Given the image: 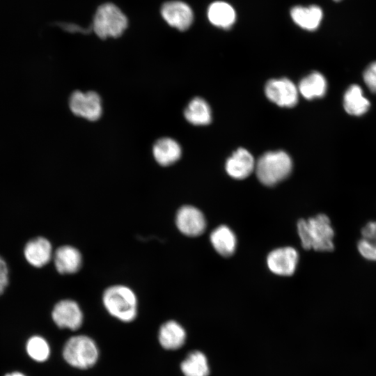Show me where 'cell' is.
Masks as SVG:
<instances>
[{
	"mask_svg": "<svg viewBox=\"0 0 376 376\" xmlns=\"http://www.w3.org/2000/svg\"><path fill=\"white\" fill-rule=\"evenodd\" d=\"M297 230L304 249L328 252L334 249V230L330 219L319 214L308 219H299Z\"/></svg>",
	"mask_w": 376,
	"mask_h": 376,
	"instance_id": "6da1fadb",
	"label": "cell"
},
{
	"mask_svg": "<svg viewBox=\"0 0 376 376\" xmlns=\"http://www.w3.org/2000/svg\"><path fill=\"white\" fill-rule=\"evenodd\" d=\"M104 308L116 319L130 322L137 315V299L127 286L115 285L107 288L102 296Z\"/></svg>",
	"mask_w": 376,
	"mask_h": 376,
	"instance_id": "7a4b0ae2",
	"label": "cell"
},
{
	"mask_svg": "<svg viewBox=\"0 0 376 376\" xmlns=\"http://www.w3.org/2000/svg\"><path fill=\"white\" fill-rule=\"evenodd\" d=\"M128 26V19L121 9L113 3H104L96 9L92 29L101 39L118 38Z\"/></svg>",
	"mask_w": 376,
	"mask_h": 376,
	"instance_id": "3957f363",
	"label": "cell"
},
{
	"mask_svg": "<svg viewBox=\"0 0 376 376\" xmlns=\"http://www.w3.org/2000/svg\"><path fill=\"white\" fill-rule=\"evenodd\" d=\"M255 169L258 180L263 185L273 186L290 174L292 162L290 156L284 151H269L258 159Z\"/></svg>",
	"mask_w": 376,
	"mask_h": 376,
	"instance_id": "277c9868",
	"label": "cell"
},
{
	"mask_svg": "<svg viewBox=\"0 0 376 376\" xmlns=\"http://www.w3.org/2000/svg\"><path fill=\"white\" fill-rule=\"evenodd\" d=\"M98 355V349L94 340L84 335L71 337L63 349L65 361L79 369L92 367L97 362Z\"/></svg>",
	"mask_w": 376,
	"mask_h": 376,
	"instance_id": "5b68a950",
	"label": "cell"
},
{
	"mask_svg": "<svg viewBox=\"0 0 376 376\" xmlns=\"http://www.w3.org/2000/svg\"><path fill=\"white\" fill-rule=\"evenodd\" d=\"M69 106L75 115L90 121L98 120L102 113L100 97L94 91L73 92L70 97Z\"/></svg>",
	"mask_w": 376,
	"mask_h": 376,
	"instance_id": "8992f818",
	"label": "cell"
},
{
	"mask_svg": "<svg viewBox=\"0 0 376 376\" xmlns=\"http://www.w3.org/2000/svg\"><path fill=\"white\" fill-rule=\"evenodd\" d=\"M265 91L267 98L280 107H292L298 101V89L287 78L268 81Z\"/></svg>",
	"mask_w": 376,
	"mask_h": 376,
	"instance_id": "52a82bcc",
	"label": "cell"
},
{
	"mask_svg": "<svg viewBox=\"0 0 376 376\" xmlns=\"http://www.w3.org/2000/svg\"><path fill=\"white\" fill-rule=\"evenodd\" d=\"M52 317L60 328L78 329L83 322V313L77 302L70 299L58 301L54 307Z\"/></svg>",
	"mask_w": 376,
	"mask_h": 376,
	"instance_id": "ba28073f",
	"label": "cell"
},
{
	"mask_svg": "<svg viewBox=\"0 0 376 376\" xmlns=\"http://www.w3.org/2000/svg\"><path fill=\"white\" fill-rule=\"evenodd\" d=\"M160 13L163 19L179 31L187 30L193 22V12L185 2L169 1L162 4Z\"/></svg>",
	"mask_w": 376,
	"mask_h": 376,
	"instance_id": "9c48e42d",
	"label": "cell"
},
{
	"mask_svg": "<svg viewBox=\"0 0 376 376\" xmlns=\"http://www.w3.org/2000/svg\"><path fill=\"white\" fill-rule=\"evenodd\" d=\"M175 223L182 233L190 237L201 235L206 227V221L203 214L198 209L191 205H185L178 210Z\"/></svg>",
	"mask_w": 376,
	"mask_h": 376,
	"instance_id": "30bf717a",
	"label": "cell"
},
{
	"mask_svg": "<svg viewBox=\"0 0 376 376\" xmlns=\"http://www.w3.org/2000/svg\"><path fill=\"white\" fill-rule=\"evenodd\" d=\"M299 254L293 247H283L271 251L267 264L271 272L281 276H290L295 272Z\"/></svg>",
	"mask_w": 376,
	"mask_h": 376,
	"instance_id": "8fae6325",
	"label": "cell"
},
{
	"mask_svg": "<svg viewBox=\"0 0 376 376\" xmlns=\"http://www.w3.org/2000/svg\"><path fill=\"white\" fill-rule=\"evenodd\" d=\"M256 164L251 153L244 148H239L227 159L226 170L235 179L248 177L255 169Z\"/></svg>",
	"mask_w": 376,
	"mask_h": 376,
	"instance_id": "7c38bea8",
	"label": "cell"
},
{
	"mask_svg": "<svg viewBox=\"0 0 376 376\" xmlns=\"http://www.w3.org/2000/svg\"><path fill=\"white\" fill-rule=\"evenodd\" d=\"M54 261L56 269L60 274H74L81 268L82 257L77 248L65 245L56 250Z\"/></svg>",
	"mask_w": 376,
	"mask_h": 376,
	"instance_id": "4fadbf2b",
	"label": "cell"
},
{
	"mask_svg": "<svg viewBox=\"0 0 376 376\" xmlns=\"http://www.w3.org/2000/svg\"><path fill=\"white\" fill-rule=\"evenodd\" d=\"M24 253L30 265L36 267H41L51 260L52 247L48 240L38 237L30 240L26 244Z\"/></svg>",
	"mask_w": 376,
	"mask_h": 376,
	"instance_id": "5bb4252c",
	"label": "cell"
},
{
	"mask_svg": "<svg viewBox=\"0 0 376 376\" xmlns=\"http://www.w3.org/2000/svg\"><path fill=\"white\" fill-rule=\"evenodd\" d=\"M181 148L174 139L169 137L158 139L152 148L156 162L162 166H169L177 162L181 156Z\"/></svg>",
	"mask_w": 376,
	"mask_h": 376,
	"instance_id": "9a60e30c",
	"label": "cell"
},
{
	"mask_svg": "<svg viewBox=\"0 0 376 376\" xmlns=\"http://www.w3.org/2000/svg\"><path fill=\"white\" fill-rule=\"evenodd\" d=\"M158 339L162 347L176 350L181 347L186 340V332L183 327L174 320L164 323L159 330Z\"/></svg>",
	"mask_w": 376,
	"mask_h": 376,
	"instance_id": "2e32d148",
	"label": "cell"
},
{
	"mask_svg": "<svg viewBox=\"0 0 376 376\" xmlns=\"http://www.w3.org/2000/svg\"><path fill=\"white\" fill-rule=\"evenodd\" d=\"M290 15L299 26L308 31H314L320 26L322 11L315 5L308 7L297 6L291 9Z\"/></svg>",
	"mask_w": 376,
	"mask_h": 376,
	"instance_id": "e0dca14e",
	"label": "cell"
},
{
	"mask_svg": "<svg viewBox=\"0 0 376 376\" xmlns=\"http://www.w3.org/2000/svg\"><path fill=\"white\" fill-rule=\"evenodd\" d=\"M210 242L217 253L224 257L233 255L236 249V237L225 225L219 226L211 233Z\"/></svg>",
	"mask_w": 376,
	"mask_h": 376,
	"instance_id": "ac0fdd59",
	"label": "cell"
},
{
	"mask_svg": "<svg viewBox=\"0 0 376 376\" xmlns=\"http://www.w3.org/2000/svg\"><path fill=\"white\" fill-rule=\"evenodd\" d=\"M345 110L350 115L361 116L369 109L370 103L363 95L361 88L356 84L350 86L343 97Z\"/></svg>",
	"mask_w": 376,
	"mask_h": 376,
	"instance_id": "d6986e66",
	"label": "cell"
},
{
	"mask_svg": "<svg viewBox=\"0 0 376 376\" xmlns=\"http://www.w3.org/2000/svg\"><path fill=\"white\" fill-rule=\"evenodd\" d=\"M325 77L320 72H313L302 79L299 84V91L306 99L323 97L327 92Z\"/></svg>",
	"mask_w": 376,
	"mask_h": 376,
	"instance_id": "ffe728a7",
	"label": "cell"
},
{
	"mask_svg": "<svg viewBox=\"0 0 376 376\" xmlns=\"http://www.w3.org/2000/svg\"><path fill=\"white\" fill-rule=\"evenodd\" d=\"M207 17L212 24L224 29L230 27L235 21L234 9L223 1H216L210 6Z\"/></svg>",
	"mask_w": 376,
	"mask_h": 376,
	"instance_id": "44dd1931",
	"label": "cell"
},
{
	"mask_svg": "<svg viewBox=\"0 0 376 376\" xmlns=\"http://www.w3.org/2000/svg\"><path fill=\"white\" fill-rule=\"evenodd\" d=\"M184 115L187 121L196 125H207L211 121V111L208 104L201 97L191 100Z\"/></svg>",
	"mask_w": 376,
	"mask_h": 376,
	"instance_id": "7402d4cb",
	"label": "cell"
},
{
	"mask_svg": "<svg viewBox=\"0 0 376 376\" xmlns=\"http://www.w3.org/2000/svg\"><path fill=\"white\" fill-rule=\"evenodd\" d=\"M185 376H208L209 366L205 355L200 351L190 352L180 365Z\"/></svg>",
	"mask_w": 376,
	"mask_h": 376,
	"instance_id": "603a6c76",
	"label": "cell"
},
{
	"mask_svg": "<svg viewBox=\"0 0 376 376\" xmlns=\"http://www.w3.org/2000/svg\"><path fill=\"white\" fill-rule=\"evenodd\" d=\"M26 351L29 357L38 362L46 361L50 354V347L47 340L41 336L31 337L26 343Z\"/></svg>",
	"mask_w": 376,
	"mask_h": 376,
	"instance_id": "cb8c5ba5",
	"label": "cell"
},
{
	"mask_svg": "<svg viewBox=\"0 0 376 376\" xmlns=\"http://www.w3.org/2000/svg\"><path fill=\"white\" fill-rule=\"evenodd\" d=\"M357 249L366 260L376 261V242L361 238L357 243Z\"/></svg>",
	"mask_w": 376,
	"mask_h": 376,
	"instance_id": "d4e9b609",
	"label": "cell"
},
{
	"mask_svg": "<svg viewBox=\"0 0 376 376\" xmlns=\"http://www.w3.org/2000/svg\"><path fill=\"white\" fill-rule=\"evenodd\" d=\"M363 80L368 88L376 93V62L372 63L366 69Z\"/></svg>",
	"mask_w": 376,
	"mask_h": 376,
	"instance_id": "484cf974",
	"label": "cell"
},
{
	"mask_svg": "<svg viewBox=\"0 0 376 376\" xmlns=\"http://www.w3.org/2000/svg\"><path fill=\"white\" fill-rule=\"evenodd\" d=\"M361 238L376 242V221L367 223L361 229Z\"/></svg>",
	"mask_w": 376,
	"mask_h": 376,
	"instance_id": "4316f807",
	"label": "cell"
},
{
	"mask_svg": "<svg viewBox=\"0 0 376 376\" xmlns=\"http://www.w3.org/2000/svg\"><path fill=\"white\" fill-rule=\"evenodd\" d=\"M8 283V270L4 260L0 256V295Z\"/></svg>",
	"mask_w": 376,
	"mask_h": 376,
	"instance_id": "83f0119b",
	"label": "cell"
},
{
	"mask_svg": "<svg viewBox=\"0 0 376 376\" xmlns=\"http://www.w3.org/2000/svg\"><path fill=\"white\" fill-rule=\"evenodd\" d=\"M5 376H25V375L19 372H13V373L7 374Z\"/></svg>",
	"mask_w": 376,
	"mask_h": 376,
	"instance_id": "f1b7e54d",
	"label": "cell"
},
{
	"mask_svg": "<svg viewBox=\"0 0 376 376\" xmlns=\"http://www.w3.org/2000/svg\"><path fill=\"white\" fill-rule=\"evenodd\" d=\"M334 1H336V2H338V1H341V0H334Z\"/></svg>",
	"mask_w": 376,
	"mask_h": 376,
	"instance_id": "f546056e",
	"label": "cell"
}]
</instances>
